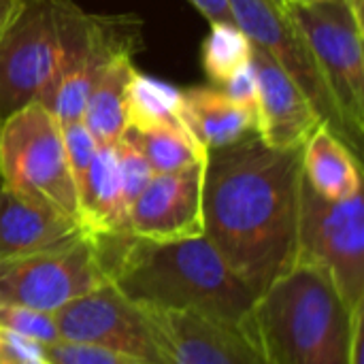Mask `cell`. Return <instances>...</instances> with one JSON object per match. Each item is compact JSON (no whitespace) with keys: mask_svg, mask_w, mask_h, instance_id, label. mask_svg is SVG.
Segmentation results:
<instances>
[{"mask_svg":"<svg viewBox=\"0 0 364 364\" xmlns=\"http://www.w3.org/2000/svg\"><path fill=\"white\" fill-rule=\"evenodd\" d=\"M301 154L254 134L205 158L203 235L256 299L296 260Z\"/></svg>","mask_w":364,"mask_h":364,"instance_id":"cell-1","label":"cell"},{"mask_svg":"<svg viewBox=\"0 0 364 364\" xmlns=\"http://www.w3.org/2000/svg\"><path fill=\"white\" fill-rule=\"evenodd\" d=\"M92 239L105 279L139 309L196 314L245 331L256 294L205 235L147 241L122 230Z\"/></svg>","mask_w":364,"mask_h":364,"instance_id":"cell-2","label":"cell"},{"mask_svg":"<svg viewBox=\"0 0 364 364\" xmlns=\"http://www.w3.org/2000/svg\"><path fill=\"white\" fill-rule=\"evenodd\" d=\"M364 311H350L318 264L296 258L254 303L245 333L267 364H354Z\"/></svg>","mask_w":364,"mask_h":364,"instance_id":"cell-3","label":"cell"},{"mask_svg":"<svg viewBox=\"0 0 364 364\" xmlns=\"http://www.w3.org/2000/svg\"><path fill=\"white\" fill-rule=\"evenodd\" d=\"M83 15L75 0H21L0 34V122L38 102Z\"/></svg>","mask_w":364,"mask_h":364,"instance_id":"cell-4","label":"cell"},{"mask_svg":"<svg viewBox=\"0 0 364 364\" xmlns=\"http://www.w3.org/2000/svg\"><path fill=\"white\" fill-rule=\"evenodd\" d=\"M0 179L21 198L81 226L62 126L43 105L32 102L0 122Z\"/></svg>","mask_w":364,"mask_h":364,"instance_id":"cell-5","label":"cell"},{"mask_svg":"<svg viewBox=\"0 0 364 364\" xmlns=\"http://www.w3.org/2000/svg\"><path fill=\"white\" fill-rule=\"evenodd\" d=\"M282 9L309 45L360 154L364 136L363 0H324Z\"/></svg>","mask_w":364,"mask_h":364,"instance_id":"cell-6","label":"cell"},{"mask_svg":"<svg viewBox=\"0 0 364 364\" xmlns=\"http://www.w3.org/2000/svg\"><path fill=\"white\" fill-rule=\"evenodd\" d=\"M296 258L326 271L350 311H364V200L363 192L328 200L301 173Z\"/></svg>","mask_w":364,"mask_h":364,"instance_id":"cell-7","label":"cell"},{"mask_svg":"<svg viewBox=\"0 0 364 364\" xmlns=\"http://www.w3.org/2000/svg\"><path fill=\"white\" fill-rule=\"evenodd\" d=\"M105 282L90 235L55 250L0 260V303L41 314H53Z\"/></svg>","mask_w":364,"mask_h":364,"instance_id":"cell-8","label":"cell"},{"mask_svg":"<svg viewBox=\"0 0 364 364\" xmlns=\"http://www.w3.org/2000/svg\"><path fill=\"white\" fill-rule=\"evenodd\" d=\"M136 21L124 15H90L83 11L62 64L38 98L60 124L79 122L85 102L109 68V64L122 55L132 53L136 41Z\"/></svg>","mask_w":364,"mask_h":364,"instance_id":"cell-9","label":"cell"},{"mask_svg":"<svg viewBox=\"0 0 364 364\" xmlns=\"http://www.w3.org/2000/svg\"><path fill=\"white\" fill-rule=\"evenodd\" d=\"M235 23L247 34V38L262 47L303 90L311 107L318 111L322 122L356 154L352 136L339 115L333 94L316 64V58L290 21L286 11L275 0H228Z\"/></svg>","mask_w":364,"mask_h":364,"instance_id":"cell-10","label":"cell"},{"mask_svg":"<svg viewBox=\"0 0 364 364\" xmlns=\"http://www.w3.org/2000/svg\"><path fill=\"white\" fill-rule=\"evenodd\" d=\"M51 318L62 341L96 346L145 364H160L143 311L109 282L73 299Z\"/></svg>","mask_w":364,"mask_h":364,"instance_id":"cell-11","label":"cell"},{"mask_svg":"<svg viewBox=\"0 0 364 364\" xmlns=\"http://www.w3.org/2000/svg\"><path fill=\"white\" fill-rule=\"evenodd\" d=\"M160 364H267L250 335L220 320L141 309Z\"/></svg>","mask_w":364,"mask_h":364,"instance_id":"cell-12","label":"cell"},{"mask_svg":"<svg viewBox=\"0 0 364 364\" xmlns=\"http://www.w3.org/2000/svg\"><path fill=\"white\" fill-rule=\"evenodd\" d=\"M205 160L175 173H154L126 215V230L147 241L203 235Z\"/></svg>","mask_w":364,"mask_h":364,"instance_id":"cell-13","label":"cell"},{"mask_svg":"<svg viewBox=\"0 0 364 364\" xmlns=\"http://www.w3.org/2000/svg\"><path fill=\"white\" fill-rule=\"evenodd\" d=\"M252 64L258 81V136L279 149L303 147L324 124L303 90L258 45L252 43Z\"/></svg>","mask_w":364,"mask_h":364,"instance_id":"cell-14","label":"cell"},{"mask_svg":"<svg viewBox=\"0 0 364 364\" xmlns=\"http://www.w3.org/2000/svg\"><path fill=\"white\" fill-rule=\"evenodd\" d=\"M85 237L83 228L15 194L0 179V260L55 250Z\"/></svg>","mask_w":364,"mask_h":364,"instance_id":"cell-15","label":"cell"},{"mask_svg":"<svg viewBox=\"0 0 364 364\" xmlns=\"http://www.w3.org/2000/svg\"><path fill=\"white\" fill-rule=\"evenodd\" d=\"M181 122L205 151L258 134V115L232 102L215 85L181 90Z\"/></svg>","mask_w":364,"mask_h":364,"instance_id":"cell-16","label":"cell"},{"mask_svg":"<svg viewBox=\"0 0 364 364\" xmlns=\"http://www.w3.org/2000/svg\"><path fill=\"white\" fill-rule=\"evenodd\" d=\"M79 222L85 235H107L126 230V205L117 168L115 145H98L94 162L77 188Z\"/></svg>","mask_w":364,"mask_h":364,"instance_id":"cell-17","label":"cell"},{"mask_svg":"<svg viewBox=\"0 0 364 364\" xmlns=\"http://www.w3.org/2000/svg\"><path fill=\"white\" fill-rule=\"evenodd\" d=\"M301 171L307 183L328 200H341L363 192L360 158L326 124L303 145Z\"/></svg>","mask_w":364,"mask_h":364,"instance_id":"cell-18","label":"cell"},{"mask_svg":"<svg viewBox=\"0 0 364 364\" xmlns=\"http://www.w3.org/2000/svg\"><path fill=\"white\" fill-rule=\"evenodd\" d=\"M134 70L136 66L132 64V53L117 55L85 102L81 122L87 126L98 145H115L128 126L126 102Z\"/></svg>","mask_w":364,"mask_h":364,"instance_id":"cell-19","label":"cell"},{"mask_svg":"<svg viewBox=\"0 0 364 364\" xmlns=\"http://www.w3.org/2000/svg\"><path fill=\"white\" fill-rule=\"evenodd\" d=\"M122 139L132 143L154 173H175L207 158V151L190 136L183 126L126 128Z\"/></svg>","mask_w":364,"mask_h":364,"instance_id":"cell-20","label":"cell"},{"mask_svg":"<svg viewBox=\"0 0 364 364\" xmlns=\"http://www.w3.org/2000/svg\"><path fill=\"white\" fill-rule=\"evenodd\" d=\"M126 115H128V126L139 130L156 128V126H183L181 90L173 87L166 81L134 70L128 85Z\"/></svg>","mask_w":364,"mask_h":364,"instance_id":"cell-21","label":"cell"},{"mask_svg":"<svg viewBox=\"0 0 364 364\" xmlns=\"http://www.w3.org/2000/svg\"><path fill=\"white\" fill-rule=\"evenodd\" d=\"M200 58L209 81L222 87L232 73L252 62V41L237 23H211Z\"/></svg>","mask_w":364,"mask_h":364,"instance_id":"cell-22","label":"cell"},{"mask_svg":"<svg viewBox=\"0 0 364 364\" xmlns=\"http://www.w3.org/2000/svg\"><path fill=\"white\" fill-rule=\"evenodd\" d=\"M0 328L23 335L41 346H49L60 339L51 314H41L19 305L0 303Z\"/></svg>","mask_w":364,"mask_h":364,"instance_id":"cell-23","label":"cell"},{"mask_svg":"<svg viewBox=\"0 0 364 364\" xmlns=\"http://www.w3.org/2000/svg\"><path fill=\"white\" fill-rule=\"evenodd\" d=\"M43 356L47 364H145L136 358H130L126 354L96 348V346H83V343H70V341H53L49 346H43Z\"/></svg>","mask_w":364,"mask_h":364,"instance_id":"cell-24","label":"cell"},{"mask_svg":"<svg viewBox=\"0 0 364 364\" xmlns=\"http://www.w3.org/2000/svg\"><path fill=\"white\" fill-rule=\"evenodd\" d=\"M115 154H117V168H119V181H122V196H124V205L128 211L134 198L149 183L154 171L149 168L141 151L126 139H119L115 143Z\"/></svg>","mask_w":364,"mask_h":364,"instance_id":"cell-25","label":"cell"},{"mask_svg":"<svg viewBox=\"0 0 364 364\" xmlns=\"http://www.w3.org/2000/svg\"><path fill=\"white\" fill-rule=\"evenodd\" d=\"M60 126H62L64 151H66L68 166H70V175H73L75 188H79L90 164L94 162V156L98 151V141L92 136V132L87 130V126L81 119L60 124Z\"/></svg>","mask_w":364,"mask_h":364,"instance_id":"cell-26","label":"cell"},{"mask_svg":"<svg viewBox=\"0 0 364 364\" xmlns=\"http://www.w3.org/2000/svg\"><path fill=\"white\" fill-rule=\"evenodd\" d=\"M232 102L250 109L256 113V105H258V81H256V70L254 64L247 62L245 66H241L237 73H232L228 77V81L220 87Z\"/></svg>","mask_w":364,"mask_h":364,"instance_id":"cell-27","label":"cell"},{"mask_svg":"<svg viewBox=\"0 0 364 364\" xmlns=\"http://www.w3.org/2000/svg\"><path fill=\"white\" fill-rule=\"evenodd\" d=\"M190 2L209 19V23H235L228 0H190Z\"/></svg>","mask_w":364,"mask_h":364,"instance_id":"cell-28","label":"cell"},{"mask_svg":"<svg viewBox=\"0 0 364 364\" xmlns=\"http://www.w3.org/2000/svg\"><path fill=\"white\" fill-rule=\"evenodd\" d=\"M19 2L21 0H0V34L6 28V23L13 19L15 11L19 9Z\"/></svg>","mask_w":364,"mask_h":364,"instance_id":"cell-29","label":"cell"},{"mask_svg":"<svg viewBox=\"0 0 364 364\" xmlns=\"http://www.w3.org/2000/svg\"><path fill=\"white\" fill-rule=\"evenodd\" d=\"M279 6H288V4H307V2H324V0H277Z\"/></svg>","mask_w":364,"mask_h":364,"instance_id":"cell-30","label":"cell"},{"mask_svg":"<svg viewBox=\"0 0 364 364\" xmlns=\"http://www.w3.org/2000/svg\"><path fill=\"white\" fill-rule=\"evenodd\" d=\"M0 364H47V363H23V360H13V358H0Z\"/></svg>","mask_w":364,"mask_h":364,"instance_id":"cell-31","label":"cell"},{"mask_svg":"<svg viewBox=\"0 0 364 364\" xmlns=\"http://www.w3.org/2000/svg\"><path fill=\"white\" fill-rule=\"evenodd\" d=\"M275 2H277V0H275ZM277 4H279V2H277Z\"/></svg>","mask_w":364,"mask_h":364,"instance_id":"cell-32","label":"cell"}]
</instances>
